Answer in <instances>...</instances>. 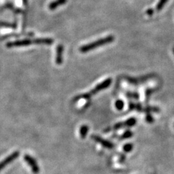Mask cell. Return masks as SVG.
Returning a JSON list of instances; mask_svg holds the SVG:
<instances>
[{
  "mask_svg": "<svg viewBox=\"0 0 174 174\" xmlns=\"http://www.w3.org/2000/svg\"><path fill=\"white\" fill-rule=\"evenodd\" d=\"M67 2V0H55L54 2H52L50 3L49 8L50 10H54L56 8L65 5Z\"/></svg>",
  "mask_w": 174,
  "mask_h": 174,
  "instance_id": "30bf717a",
  "label": "cell"
},
{
  "mask_svg": "<svg viewBox=\"0 0 174 174\" xmlns=\"http://www.w3.org/2000/svg\"><path fill=\"white\" fill-rule=\"evenodd\" d=\"M88 131H89V127L86 125H83L81 126V129H80V134H81V137L84 139L86 137Z\"/></svg>",
  "mask_w": 174,
  "mask_h": 174,
  "instance_id": "7c38bea8",
  "label": "cell"
},
{
  "mask_svg": "<svg viewBox=\"0 0 174 174\" xmlns=\"http://www.w3.org/2000/svg\"><path fill=\"white\" fill-rule=\"evenodd\" d=\"M34 44L36 45H50L54 43V39L51 38H36L33 39Z\"/></svg>",
  "mask_w": 174,
  "mask_h": 174,
  "instance_id": "ba28073f",
  "label": "cell"
},
{
  "mask_svg": "<svg viewBox=\"0 0 174 174\" xmlns=\"http://www.w3.org/2000/svg\"><path fill=\"white\" fill-rule=\"evenodd\" d=\"M147 15H148L149 16H152L153 14H154V11L152 9H148L147 10Z\"/></svg>",
  "mask_w": 174,
  "mask_h": 174,
  "instance_id": "ffe728a7",
  "label": "cell"
},
{
  "mask_svg": "<svg viewBox=\"0 0 174 174\" xmlns=\"http://www.w3.org/2000/svg\"><path fill=\"white\" fill-rule=\"evenodd\" d=\"M114 39L115 38L114 36H112V35H109V36L107 37L97 39V41H96V42H92L90 43L86 44L85 45L81 46L79 49V51L80 52H81V53H86V52H90L98 47H100V46L111 43L114 42Z\"/></svg>",
  "mask_w": 174,
  "mask_h": 174,
  "instance_id": "6da1fadb",
  "label": "cell"
},
{
  "mask_svg": "<svg viewBox=\"0 0 174 174\" xmlns=\"http://www.w3.org/2000/svg\"><path fill=\"white\" fill-rule=\"evenodd\" d=\"M168 0H159V2L156 6V11L157 12L161 11L162 9V8L165 7V5L168 2Z\"/></svg>",
  "mask_w": 174,
  "mask_h": 174,
  "instance_id": "8fae6325",
  "label": "cell"
},
{
  "mask_svg": "<svg viewBox=\"0 0 174 174\" xmlns=\"http://www.w3.org/2000/svg\"><path fill=\"white\" fill-rule=\"evenodd\" d=\"M19 155H20V152L17 151V152H14L12 154L9 155L7 158H6L2 162H0V171L3 170V168H5L7 165H8L10 162L14 161L17 158V157L19 156Z\"/></svg>",
  "mask_w": 174,
  "mask_h": 174,
  "instance_id": "3957f363",
  "label": "cell"
},
{
  "mask_svg": "<svg viewBox=\"0 0 174 174\" xmlns=\"http://www.w3.org/2000/svg\"><path fill=\"white\" fill-rule=\"evenodd\" d=\"M126 96L128 97L136 99V100L139 99V94L136 92H128L126 93Z\"/></svg>",
  "mask_w": 174,
  "mask_h": 174,
  "instance_id": "9a60e30c",
  "label": "cell"
},
{
  "mask_svg": "<svg viewBox=\"0 0 174 174\" xmlns=\"http://www.w3.org/2000/svg\"><path fill=\"white\" fill-rule=\"evenodd\" d=\"M151 78V76L149 75H146V76H144L140 78H126V79L129 81V83H132V84H138L140 83L141 82H144L146 80Z\"/></svg>",
  "mask_w": 174,
  "mask_h": 174,
  "instance_id": "9c48e42d",
  "label": "cell"
},
{
  "mask_svg": "<svg viewBox=\"0 0 174 174\" xmlns=\"http://www.w3.org/2000/svg\"><path fill=\"white\" fill-rule=\"evenodd\" d=\"M115 105L116 108L119 110H121L124 107V102L122 100H118L115 102Z\"/></svg>",
  "mask_w": 174,
  "mask_h": 174,
  "instance_id": "5bb4252c",
  "label": "cell"
},
{
  "mask_svg": "<svg viewBox=\"0 0 174 174\" xmlns=\"http://www.w3.org/2000/svg\"><path fill=\"white\" fill-rule=\"evenodd\" d=\"M24 159L27 162H28V164L32 168V170L34 173H38L39 172V168L37 164L36 161L34 160V158H32V157L28 155H25L24 157Z\"/></svg>",
  "mask_w": 174,
  "mask_h": 174,
  "instance_id": "277c9868",
  "label": "cell"
},
{
  "mask_svg": "<svg viewBox=\"0 0 174 174\" xmlns=\"http://www.w3.org/2000/svg\"><path fill=\"white\" fill-rule=\"evenodd\" d=\"M146 119L147 121L148 122V123H152V122L154 121V119H153V118L152 117V115H150V114H148L147 115V118H146Z\"/></svg>",
  "mask_w": 174,
  "mask_h": 174,
  "instance_id": "d6986e66",
  "label": "cell"
},
{
  "mask_svg": "<svg viewBox=\"0 0 174 174\" xmlns=\"http://www.w3.org/2000/svg\"><path fill=\"white\" fill-rule=\"evenodd\" d=\"M92 139H94V140L98 143H100V144H101L103 147H106L107 148H112L113 147H114V145L112 143H110L107 140H105V139H102L101 137H99V136H92Z\"/></svg>",
  "mask_w": 174,
  "mask_h": 174,
  "instance_id": "52a82bcc",
  "label": "cell"
},
{
  "mask_svg": "<svg viewBox=\"0 0 174 174\" xmlns=\"http://www.w3.org/2000/svg\"><path fill=\"white\" fill-rule=\"evenodd\" d=\"M133 148V145L131 144H126L125 146H124V150L126 152H129L130 151H131L132 150Z\"/></svg>",
  "mask_w": 174,
  "mask_h": 174,
  "instance_id": "2e32d148",
  "label": "cell"
},
{
  "mask_svg": "<svg viewBox=\"0 0 174 174\" xmlns=\"http://www.w3.org/2000/svg\"><path fill=\"white\" fill-rule=\"evenodd\" d=\"M136 123V119L135 118H130L125 121V126H132Z\"/></svg>",
  "mask_w": 174,
  "mask_h": 174,
  "instance_id": "4fadbf2b",
  "label": "cell"
},
{
  "mask_svg": "<svg viewBox=\"0 0 174 174\" xmlns=\"http://www.w3.org/2000/svg\"><path fill=\"white\" fill-rule=\"evenodd\" d=\"M154 91H155V90H154V89H148V90H147L146 96H147V100H148V98L150 97V96H151V94H152Z\"/></svg>",
  "mask_w": 174,
  "mask_h": 174,
  "instance_id": "e0dca14e",
  "label": "cell"
},
{
  "mask_svg": "<svg viewBox=\"0 0 174 174\" xmlns=\"http://www.w3.org/2000/svg\"><path fill=\"white\" fill-rule=\"evenodd\" d=\"M31 44H34L33 39H24L17 41V42L9 43L8 44L9 47H12V46H27L31 45Z\"/></svg>",
  "mask_w": 174,
  "mask_h": 174,
  "instance_id": "5b68a950",
  "label": "cell"
},
{
  "mask_svg": "<svg viewBox=\"0 0 174 174\" xmlns=\"http://www.w3.org/2000/svg\"><path fill=\"white\" fill-rule=\"evenodd\" d=\"M132 135V133L130 131H127L125 133H124V135L123 136V138L125 139V138H129L130 137H131Z\"/></svg>",
  "mask_w": 174,
  "mask_h": 174,
  "instance_id": "ac0fdd59",
  "label": "cell"
},
{
  "mask_svg": "<svg viewBox=\"0 0 174 174\" xmlns=\"http://www.w3.org/2000/svg\"><path fill=\"white\" fill-rule=\"evenodd\" d=\"M64 50L63 46L61 44L58 45L56 47V63L58 65H60L63 63V53Z\"/></svg>",
  "mask_w": 174,
  "mask_h": 174,
  "instance_id": "8992f818",
  "label": "cell"
},
{
  "mask_svg": "<svg viewBox=\"0 0 174 174\" xmlns=\"http://www.w3.org/2000/svg\"><path fill=\"white\" fill-rule=\"evenodd\" d=\"M112 82V78H107V79L103 81L102 83L98 84L94 89H93L92 90H91L88 93H85V94H81L79 96H78L75 97L74 99V101H76L78 100H81V99H85V100L90 99L92 96L96 95L97 93H98L99 92H100L104 89H107L108 87L110 85H111Z\"/></svg>",
  "mask_w": 174,
  "mask_h": 174,
  "instance_id": "7a4b0ae2",
  "label": "cell"
}]
</instances>
